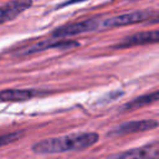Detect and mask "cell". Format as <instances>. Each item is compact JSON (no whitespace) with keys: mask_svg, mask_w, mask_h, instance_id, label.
I'll use <instances>...</instances> for the list:
<instances>
[{"mask_svg":"<svg viewBox=\"0 0 159 159\" xmlns=\"http://www.w3.org/2000/svg\"><path fill=\"white\" fill-rule=\"evenodd\" d=\"M103 16H97V17H91L86 19L82 21H77L73 24H67L63 26L57 27L52 32L53 39H63V37H71L86 32H92V31H101L103 30L102 26Z\"/></svg>","mask_w":159,"mask_h":159,"instance_id":"obj_2","label":"cell"},{"mask_svg":"<svg viewBox=\"0 0 159 159\" xmlns=\"http://www.w3.org/2000/svg\"><path fill=\"white\" fill-rule=\"evenodd\" d=\"M159 40V31L158 30H152V31H144V32H138L132 36H128L123 40V42L118 43L116 47H132V46H138V45H145V43H155Z\"/></svg>","mask_w":159,"mask_h":159,"instance_id":"obj_8","label":"cell"},{"mask_svg":"<svg viewBox=\"0 0 159 159\" xmlns=\"http://www.w3.org/2000/svg\"><path fill=\"white\" fill-rule=\"evenodd\" d=\"M158 127V122L153 119H143V120H132L125 122L114 129L109 132L111 135H124V134H132L138 132H145L150 129H155Z\"/></svg>","mask_w":159,"mask_h":159,"instance_id":"obj_5","label":"cell"},{"mask_svg":"<svg viewBox=\"0 0 159 159\" xmlns=\"http://www.w3.org/2000/svg\"><path fill=\"white\" fill-rule=\"evenodd\" d=\"M158 96H159L158 91H154V92H152V93H149V94H144V96L137 97V98H134L132 102L125 103L122 109H123V111H133V109H138V108H140V107L148 106V104H150V103L157 102Z\"/></svg>","mask_w":159,"mask_h":159,"instance_id":"obj_10","label":"cell"},{"mask_svg":"<svg viewBox=\"0 0 159 159\" xmlns=\"http://www.w3.org/2000/svg\"><path fill=\"white\" fill-rule=\"evenodd\" d=\"M21 135H22L21 132H14V133H7V134L0 135V148L16 142L19 138H21Z\"/></svg>","mask_w":159,"mask_h":159,"instance_id":"obj_11","label":"cell"},{"mask_svg":"<svg viewBox=\"0 0 159 159\" xmlns=\"http://www.w3.org/2000/svg\"><path fill=\"white\" fill-rule=\"evenodd\" d=\"M82 1H87V0H68V1H66V2L63 4V6H66V5H72V4H77V2H82Z\"/></svg>","mask_w":159,"mask_h":159,"instance_id":"obj_12","label":"cell"},{"mask_svg":"<svg viewBox=\"0 0 159 159\" xmlns=\"http://www.w3.org/2000/svg\"><path fill=\"white\" fill-rule=\"evenodd\" d=\"M150 17L157 19V12L152 10H138V11L125 12L116 16H106L103 19V27L106 30V29L134 25V24H139L145 20H149Z\"/></svg>","mask_w":159,"mask_h":159,"instance_id":"obj_3","label":"cell"},{"mask_svg":"<svg viewBox=\"0 0 159 159\" xmlns=\"http://www.w3.org/2000/svg\"><path fill=\"white\" fill-rule=\"evenodd\" d=\"M41 94H43V92L37 89H4L0 92V99L19 102V101H27L32 97Z\"/></svg>","mask_w":159,"mask_h":159,"instance_id":"obj_9","label":"cell"},{"mask_svg":"<svg viewBox=\"0 0 159 159\" xmlns=\"http://www.w3.org/2000/svg\"><path fill=\"white\" fill-rule=\"evenodd\" d=\"M80 46V42L73 41V40H43L40 42H36L21 51L17 52L19 56H26V55H32L37 53L40 51L50 50V48H57V50H70L73 47Z\"/></svg>","mask_w":159,"mask_h":159,"instance_id":"obj_4","label":"cell"},{"mask_svg":"<svg viewBox=\"0 0 159 159\" xmlns=\"http://www.w3.org/2000/svg\"><path fill=\"white\" fill-rule=\"evenodd\" d=\"M158 144H148L140 148L129 149L123 153L113 154L107 159H158Z\"/></svg>","mask_w":159,"mask_h":159,"instance_id":"obj_6","label":"cell"},{"mask_svg":"<svg viewBox=\"0 0 159 159\" xmlns=\"http://www.w3.org/2000/svg\"><path fill=\"white\" fill-rule=\"evenodd\" d=\"M32 5L31 0H12L0 6V25L14 20Z\"/></svg>","mask_w":159,"mask_h":159,"instance_id":"obj_7","label":"cell"},{"mask_svg":"<svg viewBox=\"0 0 159 159\" xmlns=\"http://www.w3.org/2000/svg\"><path fill=\"white\" fill-rule=\"evenodd\" d=\"M132 1H134V0H132Z\"/></svg>","mask_w":159,"mask_h":159,"instance_id":"obj_13","label":"cell"},{"mask_svg":"<svg viewBox=\"0 0 159 159\" xmlns=\"http://www.w3.org/2000/svg\"><path fill=\"white\" fill-rule=\"evenodd\" d=\"M97 140V133H75L40 140L34 144L32 150L37 154H56L72 150H83L96 144Z\"/></svg>","mask_w":159,"mask_h":159,"instance_id":"obj_1","label":"cell"}]
</instances>
